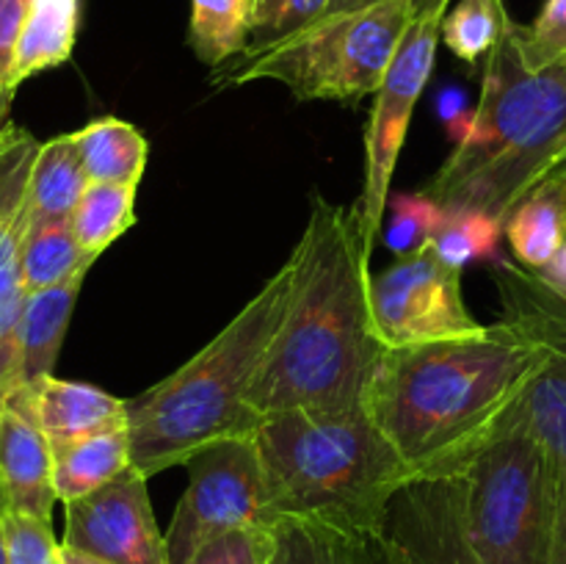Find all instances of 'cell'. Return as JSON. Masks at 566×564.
I'll return each instance as SVG.
<instances>
[{
    "instance_id": "27",
    "label": "cell",
    "mask_w": 566,
    "mask_h": 564,
    "mask_svg": "<svg viewBox=\"0 0 566 564\" xmlns=\"http://www.w3.org/2000/svg\"><path fill=\"white\" fill-rule=\"evenodd\" d=\"M503 232H506V224L495 216L484 213V210L446 208V216H442V224L431 247L448 265L459 271H464V265L470 263H479V260H490V263L501 265Z\"/></svg>"
},
{
    "instance_id": "38",
    "label": "cell",
    "mask_w": 566,
    "mask_h": 564,
    "mask_svg": "<svg viewBox=\"0 0 566 564\" xmlns=\"http://www.w3.org/2000/svg\"><path fill=\"white\" fill-rule=\"evenodd\" d=\"M536 274H539L547 285H553L556 291H562L566 296V243L562 247V252H558L556 258L545 265V269L536 271Z\"/></svg>"
},
{
    "instance_id": "42",
    "label": "cell",
    "mask_w": 566,
    "mask_h": 564,
    "mask_svg": "<svg viewBox=\"0 0 566 564\" xmlns=\"http://www.w3.org/2000/svg\"><path fill=\"white\" fill-rule=\"evenodd\" d=\"M258 6H260V0H243V9H247L249 22L254 20V11H258Z\"/></svg>"
},
{
    "instance_id": "3",
    "label": "cell",
    "mask_w": 566,
    "mask_h": 564,
    "mask_svg": "<svg viewBox=\"0 0 566 564\" xmlns=\"http://www.w3.org/2000/svg\"><path fill=\"white\" fill-rule=\"evenodd\" d=\"M566 158V66L534 72L509 17L486 55L468 136L423 186L442 208L484 210L506 224L514 205Z\"/></svg>"
},
{
    "instance_id": "15",
    "label": "cell",
    "mask_w": 566,
    "mask_h": 564,
    "mask_svg": "<svg viewBox=\"0 0 566 564\" xmlns=\"http://www.w3.org/2000/svg\"><path fill=\"white\" fill-rule=\"evenodd\" d=\"M0 490L11 512L50 520L59 503L53 484V446L28 409L0 407Z\"/></svg>"
},
{
    "instance_id": "41",
    "label": "cell",
    "mask_w": 566,
    "mask_h": 564,
    "mask_svg": "<svg viewBox=\"0 0 566 564\" xmlns=\"http://www.w3.org/2000/svg\"><path fill=\"white\" fill-rule=\"evenodd\" d=\"M3 514H6V498L0 495V564H6V545H3Z\"/></svg>"
},
{
    "instance_id": "29",
    "label": "cell",
    "mask_w": 566,
    "mask_h": 564,
    "mask_svg": "<svg viewBox=\"0 0 566 564\" xmlns=\"http://www.w3.org/2000/svg\"><path fill=\"white\" fill-rule=\"evenodd\" d=\"M385 216H390L385 232L387 247L396 258H407V254L431 247L442 224V216H446V208L423 191L396 194L387 202Z\"/></svg>"
},
{
    "instance_id": "9",
    "label": "cell",
    "mask_w": 566,
    "mask_h": 564,
    "mask_svg": "<svg viewBox=\"0 0 566 564\" xmlns=\"http://www.w3.org/2000/svg\"><path fill=\"white\" fill-rule=\"evenodd\" d=\"M446 14H418L403 33L381 88L374 94L368 130H365V182L359 197V230L374 252L385 227L387 202L392 197V175L407 142L415 105L434 70L437 44Z\"/></svg>"
},
{
    "instance_id": "28",
    "label": "cell",
    "mask_w": 566,
    "mask_h": 564,
    "mask_svg": "<svg viewBox=\"0 0 566 564\" xmlns=\"http://www.w3.org/2000/svg\"><path fill=\"white\" fill-rule=\"evenodd\" d=\"M506 22V0H462L442 20V42L457 59L475 66L495 50Z\"/></svg>"
},
{
    "instance_id": "31",
    "label": "cell",
    "mask_w": 566,
    "mask_h": 564,
    "mask_svg": "<svg viewBox=\"0 0 566 564\" xmlns=\"http://www.w3.org/2000/svg\"><path fill=\"white\" fill-rule=\"evenodd\" d=\"M520 50L534 72L566 66V0H547L534 25H520Z\"/></svg>"
},
{
    "instance_id": "17",
    "label": "cell",
    "mask_w": 566,
    "mask_h": 564,
    "mask_svg": "<svg viewBox=\"0 0 566 564\" xmlns=\"http://www.w3.org/2000/svg\"><path fill=\"white\" fill-rule=\"evenodd\" d=\"M86 274L88 269L77 271L61 285L48 288V291H33L25 296L20 332H17L14 379H11L9 393L31 390L33 385L53 376Z\"/></svg>"
},
{
    "instance_id": "5",
    "label": "cell",
    "mask_w": 566,
    "mask_h": 564,
    "mask_svg": "<svg viewBox=\"0 0 566 564\" xmlns=\"http://www.w3.org/2000/svg\"><path fill=\"white\" fill-rule=\"evenodd\" d=\"M276 520L381 531L387 506L418 479L365 407L265 415L254 429Z\"/></svg>"
},
{
    "instance_id": "23",
    "label": "cell",
    "mask_w": 566,
    "mask_h": 564,
    "mask_svg": "<svg viewBox=\"0 0 566 564\" xmlns=\"http://www.w3.org/2000/svg\"><path fill=\"white\" fill-rule=\"evenodd\" d=\"M88 175L83 169L81 153L72 133L42 142L31 171V219H72L83 191L88 188Z\"/></svg>"
},
{
    "instance_id": "32",
    "label": "cell",
    "mask_w": 566,
    "mask_h": 564,
    "mask_svg": "<svg viewBox=\"0 0 566 564\" xmlns=\"http://www.w3.org/2000/svg\"><path fill=\"white\" fill-rule=\"evenodd\" d=\"M329 0H260L247 48L276 42L318 20Z\"/></svg>"
},
{
    "instance_id": "10",
    "label": "cell",
    "mask_w": 566,
    "mask_h": 564,
    "mask_svg": "<svg viewBox=\"0 0 566 564\" xmlns=\"http://www.w3.org/2000/svg\"><path fill=\"white\" fill-rule=\"evenodd\" d=\"M370 304L387 348L451 341L484 330L464 304L462 271L448 265L434 247L396 258L370 276Z\"/></svg>"
},
{
    "instance_id": "35",
    "label": "cell",
    "mask_w": 566,
    "mask_h": 564,
    "mask_svg": "<svg viewBox=\"0 0 566 564\" xmlns=\"http://www.w3.org/2000/svg\"><path fill=\"white\" fill-rule=\"evenodd\" d=\"M437 111H440L453 144L462 142V138L468 136L470 125H473V111H475V108H468V97H464L459 88H446V92L440 94V105H437Z\"/></svg>"
},
{
    "instance_id": "4",
    "label": "cell",
    "mask_w": 566,
    "mask_h": 564,
    "mask_svg": "<svg viewBox=\"0 0 566 564\" xmlns=\"http://www.w3.org/2000/svg\"><path fill=\"white\" fill-rule=\"evenodd\" d=\"M291 288L293 265L285 260L208 346L158 385L127 398V435L138 473L153 479L186 464L208 442L254 435L263 418L249 407V393L285 321Z\"/></svg>"
},
{
    "instance_id": "25",
    "label": "cell",
    "mask_w": 566,
    "mask_h": 564,
    "mask_svg": "<svg viewBox=\"0 0 566 564\" xmlns=\"http://www.w3.org/2000/svg\"><path fill=\"white\" fill-rule=\"evenodd\" d=\"M136 188L122 182H88L72 213V230L83 252L99 258L136 224Z\"/></svg>"
},
{
    "instance_id": "37",
    "label": "cell",
    "mask_w": 566,
    "mask_h": 564,
    "mask_svg": "<svg viewBox=\"0 0 566 564\" xmlns=\"http://www.w3.org/2000/svg\"><path fill=\"white\" fill-rule=\"evenodd\" d=\"M376 3H385V0H329V3H326V11L321 17L348 14V11L368 9V6H376ZM448 3H451V0H412L415 14H446Z\"/></svg>"
},
{
    "instance_id": "26",
    "label": "cell",
    "mask_w": 566,
    "mask_h": 564,
    "mask_svg": "<svg viewBox=\"0 0 566 564\" xmlns=\"http://www.w3.org/2000/svg\"><path fill=\"white\" fill-rule=\"evenodd\" d=\"M252 33L243 0H191L188 44L208 66H221L243 53Z\"/></svg>"
},
{
    "instance_id": "34",
    "label": "cell",
    "mask_w": 566,
    "mask_h": 564,
    "mask_svg": "<svg viewBox=\"0 0 566 564\" xmlns=\"http://www.w3.org/2000/svg\"><path fill=\"white\" fill-rule=\"evenodd\" d=\"M31 3L33 0H0V88H9V92H14L9 86L11 64H14V50Z\"/></svg>"
},
{
    "instance_id": "11",
    "label": "cell",
    "mask_w": 566,
    "mask_h": 564,
    "mask_svg": "<svg viewBox=\"0 0 566 564\" xmlns=\"http://www.w3.org/2000/svg\"><path fill=\"white\" fill-rule=\"evenodd\" d=\"M503 318L534 335L547 359L525 390V412L553 462L566 464V296L536 271L503 260L492 271Z\"/></svg>"
},
{
    "instance_id": "36",
    "label": "cell",
    "mask_w": 566,
    "mask_h": 564,
    "mask_svg": "<svg viewBox=\"0 0 566 564\" xmlns=\"http://www.w3.org/2000/svg\"><path fill=\"white\" fill-rule=\"evenodd\" d=\"M553 470H556V536H553L551 564H566V464L553 462Z\"/></svg>"
},
{
    "instance_id": "30",
    "label": "cell",
    "mask_w": 566,
    "mask_h": 564,
    "mask_svg": "<svg viewBox=\"0 0 566 564\" xmlns=\"http://www.w3.org/2000/svg\"><path fill=\"white\" fill-rule=\"evenodd\" d=\"M3 545L6 564H64L50 520L11 512L9 506L3 514Z\"/></svg>"
},
{
    "instance_id": "8",
    "label": "cell",
    "mask_w": 566,
    "mask_h": 564,
    "mask_svg": "<svg viewBox=\"0 0 566 564\" xmlns=\"http://www.w3.org/2000/svg\"><path fill=\"white\" fill-rule=\"evenodd\" d=\"M182 468L188 487L166 531L169 564H188L205 545L232 531L274 525L254 435L208 442Z\"/></svg>"
},
{
    "instance_id": "12",
    "label": "cell",
    "mask_w": 566,
    "mask_h": 564,
    "mask_svg": "<svg viewBox=\"0 0 566 564\" xmlns=\"http://www.w3.org/2000/svg\"><path fill=\"white\" fill-rule=\"evenodd\" d=\"M66 529L61 545L111 564H169L147 492V476L130 468L86 498L64 503Z\"/></svg>"
},
{
    "instance_id": "40",
    "label": "cell",
    "mask_w": 566,
    "mask_h": 564,
    "mask_svg": "<svg viewBox=\"0 0 566 564\" xmlns=\"http://www.w3.org/2000/svg\"><path fill=\"white\" fill-rule=\"evenodd\" d=\"M11 100H14V92H9V88H0V133H3V127L9 125Z\"/></svg>"
},
{
    "instance_id": "22",
    "label": "cell",
    "mask_w": 566,
    "mask_h": 564,
    "mask_svg": "<svg viewBox=\"0 0 566 564\" xmlns=\"http://www.w3.org/2000/svg\"><path fill=\"white\" fill-rule=\"evenodd\" d=\"M72 136L88 180L138 186L147 169L149 147L136 125L116 116H103L72 130Z\"/></svg>"
},
{
    "instance_id": "44",
    "label": "cell",
    "mask_w": 566,
    "mask_h": 564,
    "mask_svg": "<svg viewBox=\"0 0 566 564\" xmlns=\"http://www.w3.org/2000/svg\"><path fill=\"white\" fill-rule=\"evenodd\" d=\"M0 495H3V490H0Z\"/></svg>"
},
{
    "instance_id": "39",
    "label": "cell",
    "mask_w": 566,
    "mask_h": 564,
    "mask_svg": "<svg viewBox=\"0 0 566 564\" xmlns=\"http://www.w3.org/2000/svg\"><path fill=\"white\" fill-rule=\"evenodd\" d=\"M61 562L64 564H111V562H103V558L88 556V553H81V551H75V547H66V545H61Z\"/></svg>"
},
{
    "instance_id": "43",
    "label": "cell",
    "mask_w": 566,
    "mask_h": 564,
    "mask_svg": "<svg viewBox=\"0 0 566 564\" xmlns=\"http://www.w3.org/2000/svg\"><path fill=\"white\" fill-rule=\"evenodd\" d=\"M558 169H562V175H564V180H566V158L562 160V166H558Z\"/></svg>"
},
{
    "instance_id": "24",
    "label": "cell",
    "mask_w": 566,
    "mask_h": 564,
    "mask_svg": "<svg viewBox=\"0 0 566 564\" xmlns=\"http://www.w3.org/2000/svg\"><path fill=\"white\" fill-rule=\"evenodd\" d=\"M94 260L97 258L83 252L77 243L72 219H28L22 238V280L28 293L61 285L77 271L92 269Z\"/></svg>"
},
{
    "instance_id": "6",
    "label": "cell",
    "mask_w": 566,
    "mask_h": 564,
    "mask_svg": "<svg viewBox=\"0 0 566 564\" xmlns=\"http://www.w3.org/2000/svg\"><path fill=\"white\" fill-rule=\"evenodd\" d=\"M415 17L412 0H385L348 14L321 17L291 36L247 48L216 66L210 81L213 86L280 81L296 100L357 103L379 92Z\"/></svg>"
},
{
    "instance_id": "18",
    "label": "cell",
    "mask_w": 566,
    "mask_h": 564,
    "mask_svg": "<svg viewBox=\"0 0 566 564\" xmlns=\"http://www.w3.org/2000/svg\"><path fill=\"white\" fill-rule=\"evenodd\" d=\"M271 564H401L385 531L318 520H276Z\"/></svg>"
},
{
    "instance_id": "7",
    "label": "cell",
    "mask_w": 566,
    "mask_h": 564,
    "mask_svg": "<svg viewBox=\"0 0 566 564\" xmlns=\"http://www.w3.org/2000/svg\"><path fill=\"white\" fill-rule=\"evenodd\" d=\"M468 523L484 564H551L556 470L525 412V396L464 468Z\"/></svg>"
},
{
    "instance_id": "33",
    "label": "cell",
    "mask_w": 566,
    "mask_h": 564,
    "mask_svg": "<svg viewBox=\"0 0 566 564\" xmlns=\"http://www.w3.org/2000/svg\"><path fill=\"white\" fill-rule=\"evenodd\" d=\"M271 556H274V525L219 536L188 564H271Z\"/></svg>"
},
{
    "instance_id": "2",
    "label": "cell",
    "mask_w": 566,
    "mask_h": 564,
    "mask_svg": "<svg viewBox=\"0 0 566 564\" xmlns=\"http://www.w3.org/2000/svg\"><path fill=\"white\" fill-rule=\"evenodd\" d=\"M545 359L547 348L506 318L479 335L387 348L365 412L418 476L464 473Z\"/></svg>"
},
{
    "instance_id": "16",
    "label": "cell",
    "mask_w": 566,
    "mask_h": 564,
    "mask_svg": "<svg viewBox=\"0 0 566 564\" xmlns=\"http://www.w3.org/2000/svg\"><path fill=\"white\" fill-rule=\"evenodd\" d=\"M6 401L28 409L53 448L97 435V431L127 426V398L111 396L103 387L86 385V382L48 376L31 390L9 393Z\"/></svg>"
},
{
    "instance_id": "13",
    "label": "cell",
    "mask_w": 566,
    "mask_h": 564,
    "mask_svg": "<svg viewBox=\"0 0 566 564\" xmlns=\"http://www.w3.org/2000/svg\"><path fill=\"white\" fill-rule=\"evenodd\" d=\"M381 531L401 564H484L470 536L464 473L409 481L387 506Z\"/></svg>"
},
{
    "instance_id": "14",
    "label": "cell",
    "mask_w": 566,
    "mask_h": 564,
    "mask_svg": "<svg viewBox=\"0 0 566 564\" xmlns=\"http://www.w3.org/2000/svg\"><path fill=\"white\" fill-rule=\"evenodd\" d=\"M39 147V138L11 122L0 133V407L14 379L17 332L28 296L22 280V238L31 219L28 188Z\"/></svg>"
},
{
    "instance_id": "1",
    "label": "cell",
    "mask_w": 566,
    "mask_h": 564,
    "mask_svg": "<svg viewBox=\"0 0 566 564\" xmlns=\"http://www.w3.org/2000/svg\"><path fill=\"white\" fill-rule=\"evenodd\" d=\"M370 254L357 205L343 208L313 194L307 227L287 258L291 304L249 393L260 418L365 407L387 354L374 324Z\"/></svg>"
},
{
    "instance_id": "19",
    "label": "cell",
    "mask_w": 566,
    "mask_h": 564,
    "mask_svg": "<svg viewBox=\"0 0 566 564\" xmlns=\"http://www.w3.org/2000/svg\"><path fill=\"white\" fill-rule=\"evenodd\" d=\"M506 238L520 263L542 271L566 243V180L562 169L542 177L506 216Z\"/></svg>"
},
{
    "instance_id": "21",
    "label": "cell",
    "mask_w": 566,
    "mask_h": 564,
    "mask_svg": "<svg viewBox=\"0 0 566 564\" xmlns=\"http://www.w3.org/2000/svg\"><path fill=\"white\" fill-rule=\"evenodd\" d=\"M81 28V0H33L14 50L9 86L66 64Z\"/></svg>"
},
{
    "instance_id": "20",
    "label": "cell",
    "mask_w": 566,
    "mask_h": 564,
    "mask_svg": "<svg viewBox=\"0 0 566 564\" xmlns=\"http://www.w3.org/2000/svg\"><path fill=\"white\" fill-rule=\"evenodd\" d=\"M130 468L133 451L127 426L81 437V440L53 448L55 495L61 503H72L103 490Z\"/></svg>"
}]
</instances>
